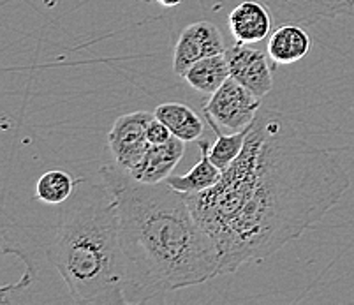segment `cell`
I'll use <instances>...</instances> for the list:
<instances>
[{
	"label": "cell",
	"mask_w": 354,
	"mask_h": 305,
	"mask_svg": "<svg viewBox=\"0 0 354 305\" xmlns=\"http://www.w3.org/2000/svg\"><path fill=\"white\" fill-rule=\"evenodd\" d=\"M351 178L288 115L259 108L240 156L208 191L189 196L217 247L221 275L263 263L335 208Z\"/></svg>",
	"instance_id": "obj_1"
},
{
	"label": "cell",
	"mask_w": 354,
	"mask_h": 305,
	"mask_svg": "<svg viewBox=\"0 0 354 305\" xmlns=\"http://www.w3.org/2000/svg\"><path fill=\"white\" fill-rule=\"evenodd\" d=\"M120 221L125 290L147 302L221 275L214 240L196 217L189 196L166 182L145 184L120 166H102Z\"/></svg>",
	"instance_id": "obj_2"
},
{
	"label": "cell",
	"mask_w": 354,
	"mask_h": 305,
	"mask_svg": "<svg viewBox=\"0 0 354 305\" xmlns=\"http://www.w3.org/2000/svg\"><path fill=\"white\" fill-rule=\"evenodd\" d=\"M48 258L74 304H125L120 221L113 192L104 182L76 178V189L57 212Z\"/></svg>",
	"instance_id": "obj_3"
},
{
	"label": "cell",
	"mask_w": 354,
	"mask_h": 305,
	"mask_svg": "<svg viewBox=\"0 0 354 305\" xmlns=\"http://www.w3.org/2000/svg\"><path fill=\"white\" fill-rule=\"evenodd\" d=\"M153 111H133L118 117L108 134V149L113 163L125 172L136 168L150 149L147 131L153 120Z\"/></svg>",
	"instance_id": "obj_4"
},
{
	"label": "cell",
	"mask_w": 354,
	"mask_h": 305,
	"mask_svg": "<svg viewBox=\"0 0 354 305\" xmlns=\"http://www.w3.org/2000/svg\"><path fill=\"white\" fill-rule=\"evenodd\" d=\"M261 108V99L230 78L215 94L210 95L203 108V115L217 122L218 127L241 131L250 125Z\"/></svg>",
	"instance_id": "obj_5"
},
{
	"label": "cell",
	"mask_w": 354,
	"mask_h": 305,
	"mask_svg": "<svg viewBox=\"0 0 354 305\" xmlns=\"http://www.w3.org/2000/svg\"><path fill=\"white\" fill-rule=\"evenodd\" d=\"M224 57L230 66L231 78L236 80L247 91L259 99L268 95L273 89V71L270 67L265 51L257 50L252 44L234 43L226 48Z\"/></svg>",
	"instance_id": "obj_6"
},
{
	"label": "cell",
	"mask_w": 354,
	"mask_h": 305,
	"mask_svg": "<svg viewBox=\"0 0 354 305\" xmlns=\"http://www.w3.org/2000/svg\"><path fill=\"white\" fill-rule=\"evenodd\" d=\"M224 51L226 43L217 25L212 21H194L180 32L173 53V71L182 76L198 60L222 55Z\"/></svg>",
	"instance_id": "obj_7"
},
{
	"label": "cell",
	"mask_w": 354,
	"mask_h": 305,
	"mask_svg": "<svg viewBox=\"0 0 354 305\" xmlns=\"http://www.w3.org/2000/svg\"><path fill=\"white\" fill-rule=\"evenodd\" d=\"M277 24H317L354 11V0H263Z\"/></svg>",
	"instance_id": "obj_8"
},
{
	"label": "cell",
	"mask_w": 354,
	"mask_h": 305,
	"mask_svg": "<svg viewBox=\"0 0 354 305\" xmlns=\"http://www.w3.org/2000/svg\"><path fill=\"white\" fill-rule=\"evenodd\" d=\"M273 15L259 0H243L230 15V30L236 43L256 44L272 34Z\"/></svg>",
	"instance_id": "obj_9"
},
{
	"label": "cell",
	"mask_w": 354,
	"mask_h": 305,
	"mask_svg": "<svg viewBox=\"0 0 354 305\" xmlns=\"http://www.w3.org/2000/svg\"><path fill=\"white\" fill-rule=\"evenodd\" d=\"M185 154V141L173 136L171 140L160 145H150L140 165L131 169V175L145 184L166 182L175 172L176 165Z\"/></svg>",
	"instance_id": "obj_10"
},
{
	"label": "cell",
	"mask_w": 354,
	"mask_h": 305,
	"mask_svg": "<svg viewBox=\"0 0 354 305\" xmlns=\"http://www.w3.org/2000/svg\"><path fill=\"white\" fill-rule=\"evenodd\" d=\"M312 50V37L301 25H279L268 37L266 53L277 66H291L300 62Z\"/></svg>",
	"instance_id": "obj_11"
},
{
	"label": "cell",
	"mask_w": 354,
	"mask_h": 305,
	"mask_svg": "<svg viewBox=\"0 0 354 305\" xmlns=\"http://www.w3.org/2000/svg\"><path fill=\"white\" fill-rule=\"evenodd\" d=\"M210 147L212 143L208 140H198L199 160L196 163L194 168L185 175H171L167 178V184L187 196L199 194V192H205L214 187L221 181L222 172L212 163Z\"/></svg>",
	"instance_id": "obj_12"
},
{
	"label": "cell",
	"mask_w": 354,
	"mask_h": 305,
	"mask_svg": "<svg viewBox=\"0 0 354 305\" xmlns=\"http://www.w3.org/2000/svg\"><path fill=\"white\" fill-rule=\"evenodd\" d=\"M153 115L160 122H164L169 127L173 136H176L178 140L185 141V143L201 140L205 124H203V118L189 104L164 102V104L157 106Z\"/></svg>",
	"instance_id": "obj_13"
},
{
	"label": "cell",
	"mask_w": 354,
	"mask_h": 305,
	"mask_svg": "<svg viewBox=\"0 0 354 305\" xmlns=\"http://www.w3.org/2000/svg\"><path fill=\"white\" fill-rule=\"evenodd\" d=\"M182 78L199 94L212 95L231 78V73L226 57L222 53L198 60L183 73Z\"/></svg>",
	"instance_id": "obj_14"
},
{
	"label": "cell",
	"mask_w": 354,
	"mask_h": 305,
	"mask_svg": "<svg viewBox=\"0 0 354 305\" xmlns=\"http://www.w3.org/2000/svg\"><path fill=\"white\" fill-rule=\"evenodd\" d=\"M205 120L210 124V129L214 131L215 136H217L215 143L210 147V159L221 172H224V169H227L233 165V160L236 159L241 154V150H243V145H245L247 136H249L252 124L247 125L245 129L233 131L231 134H222L221 131H218V125L214 118L205 117Z\"/></svg>",
	"instance_id": "obj_15"
},
{
	"label": "cell",
	"mask_w": 354,
	"mask_h": 305,
	"mask_svg": "<svg viewBox=\"0 0 354 305\" xmlns=\"http://www.w3.org/2000/svg\"><path fill=\"white\" fill-rule=\"evenodd\" d=\"M76 189V178L62 169H50L39 176L35 184L37 200L50 207H60L73 196Z\"/></svg>",
	"instance_id": "obj_16"
},
{
	"label": "cell",
	"mask_w": 354,
	"mask_h": 305,
	"mask_svg": "<svg viewBox=\"0 0 354 305\" xmlns=\"http://www.w3.org/2000/svg\"><path fill=\"white\" fill-rule=\"evenodd\" d=\"M147 136H148V141H150L152 145H160V143H166V141L171 140L173 134L164 122H160L159 118L153 117V120L150 122V125H148Z\"/></svg>",
	"instance_id": "obj_17"
},
{
	"label": "cell",
	"mask_w": 354,
	"mask_h": 305,
	"mask_svg": "<svg viewBox=\"0 0 354 305\" xmlns=\"http://www.w3.org/2000/svg\"><path fill=\"white\" fill-rule=\"evenodd\" d=\"M162 8H167V9H173L176 8V6H180L183 2V0H157Z\"/></svg>",
	"instance_id": "obj_18"
}]
</instances>
